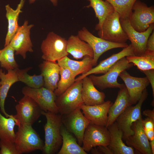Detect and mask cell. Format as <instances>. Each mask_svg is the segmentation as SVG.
<instances>
[{
    "instance_id": "obj_1",
    "label": "cell",
    "mask_w": 154,
    "mask_h": 154,
    "mask_svg": "<svg viewBox=\"0 0 154 154\" xmlns=\"http://www.w3.org/2000/svg\"><path fill=\"white\" fill-rule=\"evenodd\" d=\"M46 121L44 125L45 141L42 151L44 154L57 153L62 144V137L60 133V128L62 124V116L60 114L49 111H43Z\"/></svg>"
},
{
    "instance_id": "obj_2",
    "label": "cell",
    "mask_w": 154,
    "mask_h": 154,
    "mask_svg": "<svg viewBox=\"0 0 154 154\" xmlns=\"http://www.w3.org/2000/svg\"><path fill=\"white\" fill-rule=\"evenodd\" d=\"M15 134V143L19 154L42 151L44 143L32 125H20Z\"/></svg>"
},
{
    "instance_id": "obj_3",
    "label": "cell",
    "mask_w": 154,
    "mask_h": 154,
    "mask_svg": "<svg viewBox=\"0 0 154 154\" xmlns=\"http://www.w3.org/2000/svg\"><path fill=\"white\" fill-rule=\"evenodd\" d=\"M133 65L124 57L118 60L104 75L98 76L92 74L89 75V77L94 86L102 90L112 88L120 89L125 85L119 83L117 78L122 72L129 69Z\"/></svg>"
},
{
    "instance_id": "obj_4",
    "label": "cell",
    "mask_w": 154,
    "mask_h": 154,
    "mask_svg": "<svg viewBox=\"0 0 154 154\" xmlns=\"http://www.w3.org/2000/svg\"><path fill=\"white\" fill-rule=\"evenodd\" d=\"M82 80L75 81L63 93L56 97L55 103L59 114H68L84 104L81 95Z\"/></svg>"
},
{
    "instance_id": "obj_5",
    "label": "cell",
    "mask_w": 154,
    "mask_h": 154,
    "mask_svg": "<svg viewBox=\"0 0 154 154\" xmlns=\"http://www.w3.org/2000/svg\"><path fill=\"white\" fill-rule=\"evenodd\" d=\"M148 95L146 88L136 104L134 106L132 105L128 107L116 119L115 121L123 133V140L125 141L134 134V131L132 129L133 123L142 118V106Z\"/></svg>"
},
{
    "instance_id": "obj_6",
    "label": "cell",
    "mask_w": 154,
    "mask_h": 154,
    "mask_svg": "<svg viewBox=\"0 0 154 154\" xmlns=\"http://www.w3.org/2000/svg\"><path fill=\"white\" fill-rule=\"evenodd\" d=\"M98 35L99 37L114 43H125L128 40L121 25L119 16L115 11L105 19Z\"/></svg>"
},
{
    "instance_id": "obj_7",
    "label": "cell",
    "mask_w": 154,
    "mask_h": 154,
    "mask_svg": "<svg viewBox=\"0 0 154 154\" xmlns=\"http://www.w3.org/2000/svg\"><path fill=\"white\" fill-rule=\"evenodd\" d=\"M67 40L53 32H50L42 43V58L45 60L56 61L67 56Z\"/></svg>"
},
{
    "instance_id": "obj_8",
    "label": "cell",
    "mask_w": 154,
    "mask_h": 154,
    "mask_svg": "<svg viewBox=\"0 0 154 154\" xmlns=\"http://www.w3.org/2000/svg\"><path fill=\"white\" fill-rule=\"evenodd\" d=\"M128 19L135 30L140 32L144 31L151 24L154 23V6L148 7L144 3L137 0Z\"/></svg>"
},
{
    "instance_id": "obj_9",
    "label": "cell",
    "mask_w": 154,
    "mask_h": 154,
    "mask_svg": "<svg viewBox=\"0 0 154 154\" xmlns=\"http://www.w3.org/2000/svg\"><path fill=\"white\" fill-rule=\"evenodd\" d=\"M78 36L82 40L88 44L92 48L94 53V66L97 64L101 55L107 51L117 48H125L128 46L126 43H118L111 42L97 37L90 33L85 27L78 31Z\"/></svg>"
},
{
    "instance_id": "obj_10",
    "label": "cell",
    "mask_w": 154,
    "mask_h": 154,
    "mask_svg": "<svg viewBox=\"0 0 154 154\" xmlns=\"http://www.w3.org/2000/svg\"><path fill=\"white\" fill-rule=\"evenodd\" d=\"M110 140V133L106 127L90 123L84 133L82 147L88 152L95 147L108 146Z\"/></svg>"
},
{
    "instance_id": "obj_11",
    "label": "cell",
    "mask_w": 154,
    "mask_h": 154,
    "mask_svg": "<svg viewBox=\"0 0 154 154\" xmlns=\"http://www.w3.org/2000/svg\"><path fill=\"white\" fill-rule=\"evenodd\" d=\"M17 114L14 115L20 125H32L42 115L43 111L37 104L29 96H24L15 107Z\"/></svg>"
},
{
    "instance_id": "obj_12",
    "label": "cell",
    "mask_w": 154,
    "mask_h": 154,
    "mask_svg": "<svg viewBox=\"0 0 154 154\" xmlns=\"http://www.w3.org/2000/svg\"><path fill=\"white\" fill-rule=\"evenodd\" d=\"M22 92L24 95L33 99L43 111L59 114L55 102L57 96L54 92L44 86L34 88L26 86L23 87Z\"/></svg>"
},
{
    "instance_id": "obj_13",
    "label": "cell",
    "mask_w": 154,
    "mask_h": 154,
    "mask_svg": "<svg viewBox=\"0 0 154 154\" xmlns=\"http://www.w3.org/2000/svg\"><path fill=\"white\" fill-rule=\"evenodd\" d=\"M120 22L128 40L131 42L134 55L139 56L144 54L146 51L147 40L154 30V23L151 24L145 31L140 32L132 27L128 19H120Z\"/></svg>"
},
{
    "instance_id": "obj_14",
    "label": "cell",
    "mask_w": 154,
    "mask_h": 154,
    "mask_svg": "<svg viewBox=\"0 0 154 154\" xmlns=\"http://www.w3.org/2000/svg\"><path fill=\"white\" fill-rule=\"evenodd\" d=\"M62 116V124L75 136L78 144L82 145L84 135L90 121L84 116L80 108L69 114Z\"/></svg>"
},
{
    "instance_id": "obj_15",
    "label": "cell",
    "mask_w": 154,
    "mask_h": 154,
    "mask_svg": "<svg viewBox=\"0 0 154 154\" xmlns=\"http://www.w3.org/2000/svg\"><path fill=\"white\" fill-rule=\"evenodd\" d=\"M28 24V21H25L22 25L19 27L9 44L15 51V54L20 55L24 59L26 58L27 52H33L30 30L34 25Z\"/></svg>"
},
{
    "instance_id": "obj_16",
    "label": "cell",
    "mask_w": 154,
    "mask_h": 154,
    "mask_svg": "<svg viewBox=\"0 0 154 154\" xmlns=\"http://www.w3.org/2000/svg\"><path fill=\"white\" fill-rule=\"evenodd\" d=\"M119 76L125 83L132 104H136L140 98L144 90L150 84L147 77L132 76L126 70L122 72Z\"/></svg>"
},
{
    "instance_id": "obj_17",
    "label": "cell",
    "mask_w": 154,
    "mask_h": 154,
    "mask_svg": "<svg viewBox=\"0 0 154 154\" xmlns=\"http://www.w3.org/2000/svg\"><path fill=\"white\" fill-rule=\"evenodd\" d=\"M142 119L141 118L133 123L134 134L125 141L128 146L135 148L141 154H152L149 141L144 131Z\"/></svg>"
},
{
    "instance_id": "obj_18",
    "label": "cell",
    "mask_w": 154,
    "mask_h": 154,
    "mask_svg": "<svg viewBox=\"0 0 154 154\" xmlns=\"http://www.w3.org/2000/svg\"><path fill=\"white\" fill-rule=\"evenodd\" d=\"M113 103L110 101L108 100L102 104L94 106L83 104L80 108L84 116L90 121V123L106 127L108 112Z\"/></svg>"
},
{
    "instance_id": "obj_19",
    "label": "cell",
    "mask_w": 154,
    "mask_h": 154,
    "mask_svg": "<svg viewBox=\"0 0 154 154\" xmlns=\"http://www.w3.org/2000/svg\"><path fill=\"white\" fill-rule=\"evenodd\" d=\"M134 55L131 44L123 48L120 52L114 54L106 59L100 62L95 67L92 68L86 73L82 74L75 79V81L82 80L84 78L92 74L105 73L116 62L121 58L127 56Z\"/></svg>"
},
{
    "instance_id": "obj_20",
    "label": "cell",
    "mask_w": 154,
    "mask_h": 154,
    "mask_svg": "<svg viewBox=\"0 0 154 154\" xmlns=\"http://www.w3.org/2000/svg\"><path fill=\"white\" fill-rule=\"evenodd\" d=\"M132 105L130 98L125 86L119 89L114 103L109 109L106 127L114 122L120 115L127 108Z\"/></svg>"
},
{
    "instance_id": "obj_21",
    "label": "cell",
    "mask_w": 154,
    "mask_h": 154,
    "mask_svg": "<svg viewBox=\"0 0 154 154\" xmlns=\"http://www.w3.org/2000/svg\"><path fill=\"white\" fill-rule=\"evenodd\" d=\"M107 127L110 135V142L108 147L113 154H135L133 147L126 145L124 143L123 133L116 121Z\"/></svg>"
},
{
    "instance_id": "obj_22",
    "label": "cell",
    "mask_w": 154,
    "mask_h": 154,
    "mask_svg": "<svg viewBox=\"0 0 154 154\" xmlns=\"http://www.w3.org/2000/svg\"><path fill=\"white\" fill-rule=\"evenodd\" d=\"M81 95L84 104L87 106L99 105L104 103L105 93L98 90L89 77L82 79Z\"/></svg>"
},
{
    "instance_id": "obj_23",
    "label": "cell",
    "mask_w": 154,
    "mask_h": 154,
    "mask_svg": "<svg viewBox=\"0 0 154 154\" xmlns=\"http://www.w3.org/2000/svg\"><path fill=\"white\" fill-rule=\"evenodd\" d=\"M39 66L44 78V87L54 92L59 80L60 67L56 61L47 60Z\"/></svg>"
},
{
    "instance_id": "obj_24",
    "label": "cell",
    "mask_w": 154,
    "mask_h": 154,
    "mask_svg": "<svg viewBox=\"0 0 154 154\" xmlns=\"http://www.w3.org/2000/svg\"><path fill=\"white\" fill-rule=\"evenodd\" d=\"M57 61L60 67L68 68L75 77L86 73L94 66L93 58L88 55L84 56L80 61L71 60L67 56Z\"/></svg>"
},
{
    "instance_id": "obj_25",
    "label": "cell",
    "mask_w": 154,
    "mask_h": 154,
    "mask_svg": "<svg viewBox=\"0 0 154 154\" xmlns=\"http://www.w3.org/2000/svg\"><path fill=\"white\" fill-rule=\"evenodd\" d=\"M17 69L9 70L6 74L0 69V108L1 112L6 117L11 116L6 113L5 109V102L8 92L12 85L19 81Z\"/></svg>"
},
{
    "instance_id": "obj_26",
    "label": "cell",
    "mask_w": 154,
    "mask_h": 154,
    "mask_svg": "<svg viewBox=\"0 0 154 154\" xmlns=\"http://www.w3.org/2000/svg\"><path fill=\"white\" fill-rule=\"evenodd\" d=\"M66 50L68 54L76 59H80L86 55L93 58V50L90 46L81 40L78 35H71L67 40Z\"/></svg>"
},
{
    "instance_id": "obj_27",
    "label": "cell",
    "mask_w": 154,
    "mask_h": 154,
    "mask_svg": "<svg viewBox=\"0 0 154 154\" xmlns=\"http://www.w3.org/2000/svg\"><path fill=\"white\" fill-rule=\"evenodd\" d=\"M25 2V0H21L15 10L11 8L9 4L5 6L6 11L5 16L8 21V25L5 46L9 44L19 27L18 24L19 17L20 14L23 12L21 9Z\"/></svg>"
},
{
    "instance_id": "obj_28",
    "label": "cell",
    "mask_w": 154,
    "mask_h": 154,
    "mask_svg": "<svg viewBox=\"0 0 154 154\" xmlns=\"http://www.w3.org/2000/svg\"><path fill=\"white\" fill-rule=\"evenodd\" d=\"M60 133L62 142L61 147L57 154H87L78 143L77 139L62 125Z\"/></svg>"
},
{
    "instance_id": "obj_29",
    "label": "cell",
    "mask_w": 154,
    "mask_h": 154,
    "mask_svg": "<svg viewBox=\"0 0 154 154\" xmlns=\"http://www.w3.org/2000/svg\"><path fill=\"white\" fill-rule=\"evenodd\" d=\"M87 0L90 2V4L86 7H92L94 9L96 17L99 21L98 23L95 26V29L98 31L101 29L106 18L114 11V8L109 2L105 0Z\"/></svg>"
},
{
    "instance_id": "obj_30",
    "label": "cell",
    "mask_w": 154,
    "mask_h": 154,
    "mask_svg": "<svg viewBox=\"0 0 154 154\" xmlns=\"http://www.w3.org/2000/svg\"><path fill=\"white\" fill-rule=\"evenodd\" d=\"M20 124L14 115L8 117L3 116L0 112V139L9 140L15 142V134L14 128Z\"/></svg>"
},
{
    "instance_id": "obj_31",
    "label": "cell",
    "mask_w": 154,
    "mask_h": 154,
    "mask_svg": "<svg viewBox=\"0 0 154 154\" xmlns=\"http://www.w3.org/2000/svg\"><path fill=\"white\" fill-rule=\"evenodd\" d=\"M29 67L20 70L17 68V72L19 81L25 84L27 86L34 88H38L44 86V81L43 76L41 74L39 75H30L27 73L31 69Z\"/></svg>"
},
{
    "instance_id": "obj_32",
    "label": "cell",
    "mask_w": 154,
    "mask_h": 154,
    "mask_svg": "<svg viewBox=\"0 0 154 154\" xmlns=\"http://www.w3.org/2000/svg\"><path fill=\"white\" fill-rule=\"evenodd\" d=\"M60 78L54 91L57 97L63 93L75 82L76 77L68 68L60 67Z\"/></svg>"
},
{
    "instance_id": "obj_33",
    "label": "cell",
    "mask_w": 154,
    "mask_h": 154,
    "mask_svg": "<svg viewBox=\"0 0 154 154\" xmlns=\"http://www.w3.org/2000/svg\"><path fill=\"white\" fill-rule=\"evenodd\" d=\"M126 58L129 63L136 66L141 71L154 69V54H144L140 56L131 55Z\"/></svg>"
},
{
    "instance_id": "obj_34",
    "label": "cell",
    "mask_w": 154,
    "mask_h": 154,
    "mask_svg": "<svg viewBox=\"0 0 154 154\" xmlns=\"http://www.w3.org/2000/svg\"><path fill=\"white\" fill-rule=\"evenodd\" d=\"M15 50L9 44L0 51L1 66L7 70H14L18 68V65L14 57Z\"/></svg>"
},
{
    "instance_id": "obj_35",
    "label": "cell",
    "mask_w": 154,
    "mask_h": 154,
    "mask_svg": "<svg viewBox=\"0 0 154 154\" xmlns=\"http://www.w3.org/2000/svg\"><path fill=\"white\" fill-rule=\"evenodd\" d=\"M113 7L114 11L119 15L120 19H128L133 6L137 0H105Z\"/></svg>"
},
{
    "instance_id": "obj_36",
    "label": "cell",
    "mask_w": 154,
    "mask_h": 154,
    "mask_svg": "<svg viewBox=\"0 0 154 154\" xmlns=\"http://www.w3.org/2000/svg\"><path fill=\"white\" fill-rule=\"evenodd\" d=\"M0 154H19L14 142L0 139Z\"/></svg>"
},
{
    "instance_id": "obj_37",
    "label": "cell",
    "mask_w": 154,
    "mask_h": 154,
    "mask_svg": "<svg viewBox=\"0 0 154 154\" xmlns=\"http://www.w3.org/2000/svg\"><path fill=\"white\" fill-rule=\"evenodd\" d=\"M145 54H154V31L149 37L147 42Z\"/></svg>"
},
{
    "instance_id": "obj_38",
    "label": "cell",
    "mask_w": 154,
    "mask_h": 154,
    "mask_svg": "<svg viewBox=\"0 0 154 154\" xmlns=\"http://www.w3.org/2000/svg\"><path fill=\"white\" fill-rule=\"evenodd\" d=\"M146 75L151 84L153 96L154 97V69H151L142 71Z\"/></svg>"
},
{
    "instance_id": "obj_39",
    "label": "cell",
    "mask_w": 154,
    "mask_h": 154,
    "mask_svg": "<svg viewBox=\"0 0 154 154\" xmlns=\"http://www.w3.org/2000/svg\"><path fill=\"white\" fill-rule=\"evenodd\" d=\"M143 128L147 129H154V120L147 117L142 119Z\"/></svg>"
},
{
    "instance_id": "obj_40",
    "label": "cell",
    "mask_w": 154,
    "mask_h": 154,
    "mask_svg": "<svg viewBox=\"0 0 154 154\" xmlns=\"http://www.w3.org/2000/svg\"><path fill=\"white\" fill-rule=\"evenodd\" d=\"M98 154H113L107 146H100L96 148Z\"/></svg>"
},
{
    "instance_id": "obj_41",
    "label": "cell",
    "mask_w": 154,
    "mask_h": 154,
    "mask_svg": "<svg viewBox=\"0 0 154 154\" xmlns=\"http://www.w3.org/2000/svg\"><path fill=\"white\" fill-rule=\"evenodd\" d=\"M144 132L150 141L154 139V129H147L143 128Z\"/></svg>"
},
{
    "instance_id": "obj_42",
    "label": "cell",
    "mask_w": 154,
    "mask_h": 154,
    "mask_svg": "<svg viewBox=\"0 0 154 154\" xmlns=\"http://www.w3.org/2000/svg\"><path fill=\"white\" fill-rule=\"evenodd\" d=\"M142 114L147 117L154 120V110H145L143 111Z\"/></svg>"
},
{
    "instance_id": "obj_43",
    "label": "cell",
    "mask_w": 154,
    "mask_h": 154,
    "mask_svg": "<svg viewBox=\"0 0 154 154\" xmlns=\"http://www.w3.org/2000/svg\"><path fill=\"white\" fill-rule=\"evenodd\" d=\"M36 0H29V3L30 4H32L34 3ZM52 3L53 5L56 6L58 3V0H50Z\"/></svg>"
},
{
    "instance_id": "obj_44",
    "label": "cell",
    "mask_w": 154,
    "mask_h": 154,
    "mask_svg": "<svg viewBox=\"0 0 154 154\" xmlns=\"http://www.w3.org/2000/svg\"><path fill=\"white\" fill-rule=\"evenodd\" d=\"M149 141L150 147L151 150L152 154H154V139Z\"/></svg>"
},
{
    "instance_id": "obj_45",
    "label": "cell",
    "mask_w": 154,
    "mask_h": 154,
    "mask_svg": "<svg viewBox=\"0 0 154 154\" xmlns=\"http://www.w3.org/2000/svg\"></svg>"
},
{
    "instance_id": "obj_46",
    "label": "cell",
    "mask_w": 154,
    "mask_h": 154,
    "mask_svg": "<svg viewBox=\"0 0 154 154\" xmlns=\"http://www.w3.org/2000/svg\"></svg>"
}]
</instances>
